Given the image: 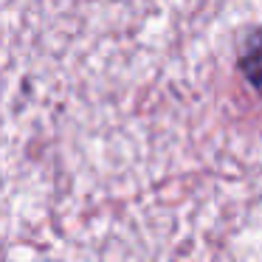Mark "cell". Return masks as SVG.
I'll return each instance as SVG.
<instances>
[{
    "instance_id": "6da1fadb",
    "label": "cell",
    "mask_w": 262,
    "mask_h": 262,
    "mask_svg": "<svg viewBox=\"0 0 262 262\" xmlns=\"http://www.w3.org/2000/svg\"><path fill=\"white\" fill-rule=\"evenodd\" d=\"M239 71H243L245 82L262 91V29L251 31L243 42L239 51Z\"/></svg>"
}]
</instances>
